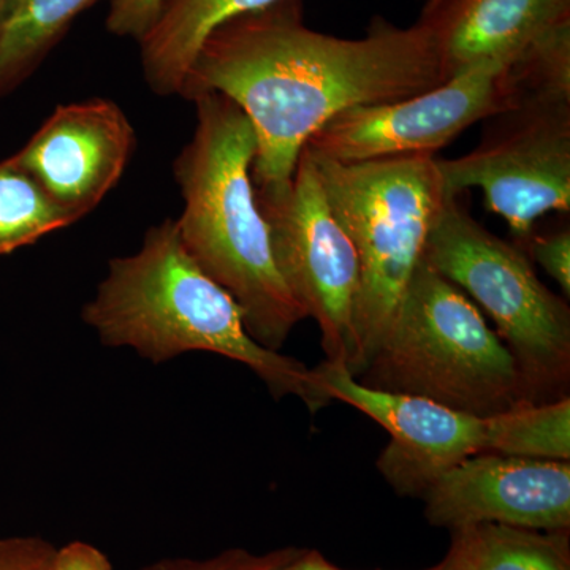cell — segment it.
Masks as SVG:
<instances>
[{
    "label": "cell",
    "mask_w": 570,
    "mask_h": 570,
    "mask_svg": "<svg viewBox=\"0 0 570 570\" xmlns=\"http://www.w3.org/2000/svg\"><path fill=\"white\" fill-rule=\"evenodd\" d=\"M539 102H570V18L539 33L502 71L499 112Z\"/></svg>",
    "instance_id": "cell-17"
},
{
    "label": "cell",
    "mask_w": 570,
    "mask_h": 570,
    "mask_svg": "<svg viewBox=\"0 0 570 570\" xmlns=\"http://www.w3.org/2000/svg\"><path fill=\"white\" fill-rule=\"evenodd\" d=\"M311 157L332 212L358 257L354 356L347 370L358 377L387 335L422 262L431 227L450 195L433 154L358 164Z\"/></svg>",
    "instance_id": "cell-5"
},
{
    "label": "cell",
    "mask_w": 570,
    "mask_h": 570,
    "mask_svg": "<svg viewBox=\"0 0 570 570\" xmlns=\"http://www.w3.org/2000/svg\"><path fill=\"white\" fill-rule=\"evenodd\" d=\"M75 224L13 157L0 163V255Z\"/></svg>",
    "instance_id": "cell-19"
},
{
    "label": "cell",
    "mask_w": 570,
    "mask_h": 570,
    "mask_svg": "<svg viewBox=\"0 0 570 570\" xmlns=\"http://www.w3.org/2000/svg\"><path fill=\"white\" fill-rule=\"evenodd\" d=\"M135 146L122 108L96 97L59 105L14 159L78 223L121 181Z\"/></svg>",
    "instance_id": "cell-11"
},
{
    "label": "cell",
    "mask_w": 570,
    "mask_h": 570,
    "mask_svg": "<svg viewBox=\"0 0 570 570\" xmlns=\"http://www.w3.org/2000/svg\"><path fill=\"white\" fill-rule=\"evenodd\" d=\"M55 550L36 535L0 538V570H52Z\"/></svg>",
    "instance_id": "cell-23"
},
{
    "label": "cell",
    "mask_w": 570,
    "mask_h": 570,
    "mask_svg": "<svg viewBox=\"0 0 570 570\" xmlns=\"http://www.w3.org/2000/svg\"><path fill=\"white\" fill-rule=\"evenodd\" d=\"M478 148L438 159L445 194L482 190L489 212L530 239L535 220L570 212V102L527 104L491 116Z\"/></svg>",
    "instance_id": "cell-8"
},
{
    "label": "cell",
    "mask_w": 570,
    "mask_h": 570,
    "mask_svg": "<svg viewBox=\"0 0 570 570\" xmlns=\"http://www.w3.org/2000/svg\"><path fill=\"white\" fill-rule=\"evenodd\" d=\"M532 261L557 281L566 298L570 295V228L534 236L530 243Z\"/></svg>",
    "instance_id": "cell-22"
},
{
    "label": "cell",
    "mask_w": 570,
    "mask_h": 570,
    "mask_svg": "<svg viewBox=\"0 0 570 570\" xmlns=\"http://www.w3.org/2000/svg\"><path fill=\"white\" fill-rule=\"evenodd\" d=\"M483 452L519 459L570 461V396L520 403L483 419Z\"/></svg>",
    "instance_id": "cell-18"
},
{
    "label": "cell",
    "mask_w": 570,
    "mask_h": 570,
    "mask_svg": "<svg viewBox=\"0 0 570 570\" xmlns=\"http://www.w3.org/2000/svg\"><path fill=\"white\" fill-rule=\"evenodd\" d=\"M449 81L430 32L376 18L362 39L307 28L302 0H279L209 32L179 97L217 92L253 126L255 193L292 181L299 156L340 112L397 102Z\"/></svg>",
    "instance_id": "cell-1"
},
{
    "label": "cell",
    "mask_w": 570,
    "mask_h": 570,
    "mask_svg": "<svg viewBox=\"0 0 570 570\" xmlns=\"http://www.w3.org/2000/svg\"><path fill=\"white\" fill-rule=\"evenodd\" d=\"M422 499L428 523L450 531L480 523L569 531L570 461L478 453L445 472Z\"/></svg>",
    "instance_id": "cell-12"
},
{
    "label": "cell",
    "mask_w": 570,
    "mask_h": 570,
    "mask_svg": "<svg viewBox=\"0 0 570 570\" xmlns=\"http://www.w3.org/2000/svg\"><path fill=\"white\" fill-rule=\"evenodd\" d=\"M272 570H346L332 564L324 554L317 550L299 549L295 557L284 561L283 564L276 566Z\"/></svg>",
    "instance_id": "cell-25"
},
{
    "label": "cell",
    "mask_w": 570,
    "mask_h": 570,
    "mask_svg": "<svg viewBox=\"0 0 570 570\" xmlns=\"http://www.w3.org/2000/svg\"><path fill=\"white\" fill-rule=\"evenodd\" d=\"M450 532L445 570H570L569 531L480 523Z\"/></svg>",
    "instance_id": "cell-15"
},
{
    "label": "cell",
    "mask_w": 570,
    "mask_h": 570,
    "mask_svg": "<svg viewBox=\"0 0 570 570\" xmlns=\"http://www.w3.org/2000/svg\"><path fill=\"white\" fill-rule=\"evenodd\" d=\"M460 197L445 200L423 258L489 314L523 374L532 403L568 396V302L539 279L521 247L487 230Z\"/></svg>",
    "instance_id": "cell-6"
},
{
    "label": "cell",
    "mask_w": 570,
    "mask_h": 570,
    "mask_svg": "<svg viewBox=\"0 0 570 570\" xmlns=\"http://www.w3.org/2000/svg\"><path fill=\"white\" fill-rule=\"evenodd\" d=\"M279 0H164L159 17L140 40L146 85L157 96H179L198 48L217 26Z\"/></svg>",
    "instance_id": "cell-14"
},
{
    "label": "cell",
    "mask_w": 570,
    "mask_h": 570,
    "mask_svg": "<svg viewBox=\"0 0 570 570\" xmlns=\"http://www.w3.org/2000/svg\"><path fill=\"white\" fill-rule=\"evenodd\" d=\"M100 0H10L0 24V99L32 77L75 20Z\"/></svg>",
    "instance_id": "cell-16"
},
{
    "label": "cell",
    "mask_w": 570,
    "mask_h": 570,
    "mask_svg": "<svg viewBox=\"0 0 570 570\" xmlns=\"http://www.w3.org/2000/svg\"><path fill=\"white\" fill-rule=\"evenodd\" d=\"M513 58L487 59L453 75L444 85L392 104L340 112L305 146L340 164L433 154L472 124L499 112V81Z\"/></svg>",
    "instance_id": "cell-9"
},
{
    "label": "cell",
    "mask_w": 570,
    "mask_h": 570,
    "mask_svg": "<svg viewBox=\"0 0 570 570\" xmlns=\"http://www.w3.org/2000/svg\"><path fill=\"white\" fill-rule=\"evenodd\" d=\"M10 0H0V24H2L3 14H6L7 6H9Z\"/></svg>",
    "instance_id": "cell-26"
},
{
    "label": "cell",
    "mask_w": 570,
    "mask_h": 570,
    "mask_svg": "<svg viewBox=\"0 0 570 570\" xmlns=\"http://www.w3.org/2000/svg\"><path fill=\"white\" fill-rule=\"evenodd\" d=\"M426 570H445L444 562H441V564L434 566V568L426 569Z\"/></svg>",
    "instance_id": "cell-27"
},
{
    "label": "cell",
    "mask_w": 570,
    "mask_h": 570,
    "mask_svg": "<svg viewBox=\"0 0 570 570\" xmlns=\"http://www.w3.org/2000/svg\"><path fill=\"white\" fill-rule=\"evenodd\" d=\"M52 570H112V566L102 550L75 540L55 550Z\"/></svg>",
    "instance_id": "cell-24"
},
{
    "label": "cell",
    "mask_w": 570,
    "mask_h": 570,
    "mask_svg": "<svg viewBox=\"0 0 570 570\" xmlns=\"http://www.w3.org/2000/svg\"><path fill=\"white\" fill-rule=\"evenodd\" d=\"M190 102L197 126L174 163L184 200L175 219L179 238L195 264L242 307L247 333L279 352L307 316L277 268L255 198L253 126L223 94H198Z\"/></svg>",
    "instance_id": "cell-3"
},
{
    "label": "cell",
    "mask_w": 570,
    "mask_h": 570,
    "mask_svg": "<svg viewBox=\"0 0 570 570\" xmlns=\"http://www.w3.org/2000/svg\"><path fill=\"white\" fill-rule=\"evenodd\" d=\"M255 198L288 291L306 316L317 322L325 362L348 370L354 356L358 257L332 212L311 154L303 149L284 189L255 193Z\"/></svg>",
    "instance_id": "cell-7"
},
{
    "label": "cell",
    "mask_w": 570,
    "mask_h": 570,
    "mask_svg": "<svg viewBox=\"0 0 570 570\" xmlns=\"http://www.w3.org/2000/svg\"><path fill=\"white\" fill-rule=\"evenodd\" d=\"M164 0H111L107 17L108 32L119 39L138 41L153 28Z\"/></svg>",
    "instance_id": "cell-21"
},
{
    "label": "cell",
    "mask_w": 570,
    "mask_h": 570,
    "mask_svg": "<svg viewBox=\"0 0 570 570\" xmlns=\"http://www.w3.org/2000/svg\"><path fill=\"white\" fill-rule=\"evenodd\" d=\"M299 549L288 547L257 554L245 549H228L206 560L193 558H170L146 566L141 570H272L284 561L291 560Z\"/></svg>",
    "instance_id": "cell-20"
},
{
    "label": "cell",
    "mask_w": 570,
    "mask_h": 570,
    "mask_svg": "<svg viewBox=\"0 0 570 570\" xmlns=\"http://www.w3.org/2000/svg\"><path fill=\"white\" fill-rule=\"evenodd\" d=\"M570 18V0H428L430 32L448 78L487 59L513 58L539 33Z\"/></svg>",
    "instance_id": "cell-13"
},
{
    "label": "cell",
    "mask_w": 570,
    "mask_h": 570,
    "mask_svg": "<svg viewBox=\"0 0 570 570\" xmlns=\"http://www.w3.org/2000/svg\"><path fill=\"white\" fill-rule=\"evenodd\" d=\"M360 384L487 419L532 403L515 358L471 298L428 264L415 268Z\"/></svg>",
    "instance_id": "cell-4"
},
{
    "label": "cell",
    "mask_w": 570,
    "mask_h": 570,
    "mask_svg": "<svg viewBox=\"0 0 570 570\" xmlns=\"http://www.w3.org/2000/svg\"><path fill=\"white\" fill-rule=\"evenodd\" d=\"M81 318L104 346L132 348L154 365L209 352L249 367L276 400L298 397L313 414L332 403L313 367L247 333L242 307L187 254L175 219L149 227L137 253L108 262Z\"/></svg>",
    "instance_id": "cell-2"
},
{
    "label": "cell",
    "mask_w": 570,
    "mask_h": 570,
    "mask_svg": "<svg viewBox=\"0 0 570 570\" xmlns=\"http://www.w3.org/2000/svg\"><path fill=\"white\" fill-rule=\"evenodd\" d=\"M313 370L332 401L358 409L387 431L390 442L376 464L397 497L422 499L445 472L485 448L483 419L426 397L367 387L336 363Z\"/></svg>",
    "instance_id": "cell-10"
}]
</instances>
